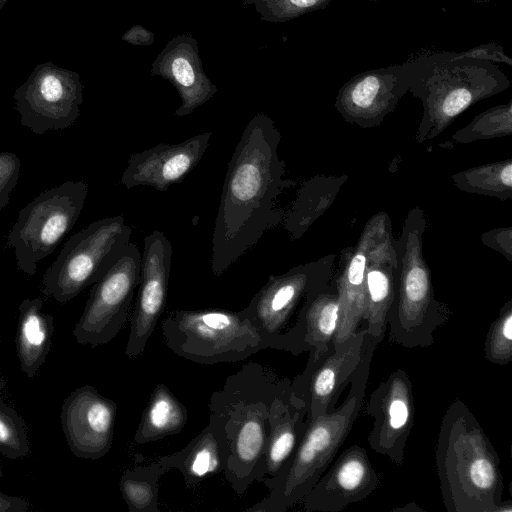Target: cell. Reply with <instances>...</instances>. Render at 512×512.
<instances>
[{"label": "cell", "instance_id": "obj_1", "mask_svg": "<svg viewBox=\"0 0 512 512\" xmlns=\"http://www.w3.org/2000/svg\"><path fill=\"white\" fill-rule=\"evenodd\" d=\"M281 134L266 114L257 113L246 125L228 163L212 234L211 270L224 274L264 233L282 223L285 211L276 208L285 179L279 158Z\"/></svg>", "mask_w": 512, "mask_h": 512}, {"label": "cell", "instance_id": "obj_2", "mask_svg": "<svg viewBox=\"0 0 512 512\" xmlns=\"http://www.w3.org/2000/svg\"><path fill=\"white\" fill-rule=\"evenodd\" d=\"M279 380L270 367L249 362L210 396L209 424L225 449V479L238 496L259 480Z\"/></svg>", "mask_w": 512, "mask_h": 512}, {"label": "cell", "instance_id": "obj_3", "mask_svg": "<svg viewBox=\"0 0 512 512\" xmlns=\"http://www.w3.org/2000/svg\"><path fill=\"white\" fill-rule=\"evenodd\" d=\"M435 463L448 512H498L504 490L499 455L460 399L442 417Z\"/></svg>", "mask_w": 512, "mask_h": 512}, {"label": "cell", "instance_id": "obj_4", "mask_svg": "<svg viewBox=\"0 0 512 512\" xmlns=\"http://www.w3.org/2000/svg\"><path fill=\"white\" fill-rule=\"evenodd\" d=\"M378 344L366 333L365 351L351 377L345 400L333 412L307 419L304 435L292 455L275 476L261 481L268 488V494L245 511L285 512L310 492L330 466L359 416L370 364Z\"/></svg>", "mask_w": 512, "mask_h": 512}, {"label": "cell", "instance_id": "obj_5", "mask_svg": "<svg viewBox=\"0 0 512 512\" xmlns=\"http://www.w3.org/2000/svg\"><path fill=\"white\" fill-rule=\"evenodd\" d=\"M426 217L412 208L396 240L398 277L396 294L388 316V341L406 348L429 347L435 331L452 315L435 297L432 273L423 253Z\"/></svg>", "mask_w": 512, "mask_h": 512}, {"label": "cell", "instance_id": "obj_6", "mask_svg": "<svg viewBox=\"0 0 512 512\" xmlns=\"http://www.w3.org/2000/svg\"><path fill=\"white\" fill-rule=\"evenodd\" d=\"M161 331L172 352L204 365L240 362L270 349L244 310L176 309L162 320Z\"/></svg>", "mask_w": 512, "mask_h": 512}, {"label": "cell", "instance_id": "obj_7", "mask_svg": "<svg viewBox=\"0 0 512 512\" xmlns=\"http://www.w3.org/2000/svg\"><path fill=\"white\" fill-rule=\"evenodd\" d=\"M334 255L270 275L266 284L243 309L270 349L293 355L304 351L300 315L308 295L330 282Z\"/></svg>", "mask_w": 512, "mask_h": 512}, {"label": "cell", "instance_id": "obj_8", "mask_svg": "<svg viewBox=\"0 0 512 512\" xmlns=\"http://www.w3.org/2000/svg\"><path fill=\"white\" fill-rule=\"evenodd\" d=\"M132 231L121 214L93 221L74 233L44 272L41 292L61 304L78 296L116 262Z\"/></svg>", "mask_w": 512, "mask_h": 512}, {"label": "cell", "instance_id": "obj_9", "mask_svg": "<svg viewBox=\"0 0 512 512\" xmlns=\"http://www.w3.org/2000/svg\"><path fill=\"white\" fill-rule=\"evenodd\" d=\"M88 195L82 180H67L37 195L24 206L6 237L17 270L33 276L79 219Z\"/></svg>", "mask_w": 512, "mask_h": 512}, {"label": "cell", "instance_id": "obj_10", "mask_svg": "<svg viewBox=\"0 0 512 512\" xmlns=\"http://www.w3.org/2000/svg\"><path fill=\"white\" fill-rule=\"evenodd\" d=\"M141 253L129 242L110 269L92 285L73 334L79 344L95 348L113 340L130 316L140 279Z\"/></svg>", "mask_w": 512, "mask_h": 512}, {"label": "cell", "instance_id": "obj_11", "mask_svg": "<svg viewBox=\"0 0 512 512\" xmlns=\"http://www.w3.org/2000/svg\"><path fill=\"white\" fill-rule=\"evenodd\" d=\"M83 84L76 71L39 63L14 92L22 126L42 135L71 127L80 116Z\"/></svg>", "mask_w": 512, "mask_h": 512}, {"label": "cell", "instance_id": "obj_12", "mask_svg": "<svg viewBox=\"0 0 512 512\" xmlns=\"http://www.w3.org/2000/svg\"><path fill=\"white\" fill-rule=\"evenodd\" d=\"M366 333L362 327L319 356H309L304 370L291 381L292 392L306 406L308 420L335 410L364 354Z\"/></svg>", "mask_w": 512, "mask_h": 512}, {"label": "cell", "instance_id": "obj_13", "mask_svg": "<svg viewBox=\"0 0 512 512\" xmlns=\"http://www.w3.org/2000/svg\"><path fill=\"white\" fill-rule=\"evenodd\" d=\"M173 249L166 235L154 230L144 238L140 279L130 320L125 355L143 354L167 302Z\"/></svg>", "mask_w": 512, "mask_h": 512}, {"label": "cell", "instance_id": "obj_14", "mask_svg": "<svg viewBox=\"0 0 512 512\" xmlns=\"http://www.w3.org/2000/svg\"><path fill=\"white\" fill-rule=\"evenodd\" d=\"M366 412L373 418L368 444L394 464L403 465L406 443L415 422V399L409 375L396 369L369 397Z\"/></svg>", "mask_w": 512, "mask_h": 512}, {"label": "cell", "instance_id": "obj_15", "mask_svg": "<svg viewBox=\"0 0 512 512\" xmlns=\"http://www.w3.org/2000/svg\"><path fill=\"white\" fill-rule=\"evenodd\" d=\"M117 414L116 403L91 385L75 389L61 410L63 432L71 452L96 460L111 449Z\"/></svg>", "mask_w": 512, "mask_h": 512}, {"label": "cell", "instance_id": "obj_16", "mask_svg": "<svg viewBox=\"0 0 512 512\" xmlns=\"http://www.w3.org/2000/svg\"><path fill=\"white\" fill-rule=\"evenodd\" d=\"M379 485V476L366 450L357 444L345 449L304 497L308 512H339L367 498Z\"/></svg>", "mask_w": 512, "mask_h": 512}, {"label": "cell", "instance_id": "obj_17", "mask_svg": "<svg viewBox=\"0 0 512 512\" xmlns=\"http://www.w3.org/2000/svg\"><path fill=\"white\" fill-rule=\"evenodd\" d=\"M212 132H204L177 144L160 143L130 155L120 182L131 189L149 186L167 191L178 184L197 166L204 156Z\"/></svg>", "mask_w": 512, "mask_h": 512}, {"label": "cell", "instance_id": "obj_18", "mask_svg": "<svg viewBox=\"0 0 512 512\" xmlns=\"http://www.w3.org/2000/svg\"><path fill=\"white\" fill-rule=\"evenodd\" d=\"M391 224L389 215L378 212L365 224L357 243L342 252L334 279L339 296V323L334 342L346 340L359 329L365 311V270L369 253Z\"/></svg>", "mask_w": 512, "mask_h": 512}, {"label": "cell", "instance_id": "obj_19", "mask_svg": "<svg viewBox=\"0 0 512 512\" xmlns=\"http://www.w3.org/2000/svg\"><path fill=\"white\" fill-rule=\"evenodd\" d=\"M150 74L169 81L181 100L174 115L183 117L209 101L217 86L207 77L197 40L188 33L167 42L152 62Z\"/></svg>", "mask_w": 512, "mask_h": 512}, {"label": "cell", "instance_id": "obj_20", "mask_svg": "<svg viewBox=\"0 0 512 512\" xmlns=\"http://www.w3.org/2000/svg\"><path fill=\"white\" fill-rule=\"evenodd\" d=\"M396 240L390 224L372 247L365 270L363 328L379 343L384 339L397 287Z\"/></svg>", "mask_w": 512, "mask_h": 512}, {"label": "cell", "instance_id": "obj_21", "mask_svg": "<svg viewBox=\"0 0 512 512\" xmlns=\"http://www.w3.org/2000/svg\"><path fill=\"white\" fill-rule=\"evenodd\" d=\"M291 380L280 378L269 410V435L258 483L275 476L301 441L307 427L305 404L294 395Z\"/></svg>", "mask_w": 512, "mask_h": 512}, {"label": "cell", "instance_id": "obj_22", "mask_svg": "<svg viewBox=\"0 0 512 512\" xmlns=\"http://www.w3.org/2000/svg\"><path fill=\"white\" fill-rule=\"evenodd\" d=\"M403 90L393 79L367 74L349 83L339 94L336 108L344 120L362 128L380 125L393 111Z\"/></svg>", "mask_w": 512, "mask_h": 512}, {"label": "cell", "instance_id": "obj_23", "mask_svg": "<svg viewBox=\"0 0 512 512\" xmlns=\"http://www.w3.org/2000/svg\"><path fill=\"white\" fill-rule=\"evenodd\" d=\"M169 470L177 469L190 488L223 472L226 463L224 446L208 423L179 451L158 458Z\"/></svg>", "mask_w": 512, "mask_h": 512}, {"label": "cell", "instance_id": "obj_24", "mask_svg": "<svg viewBox=\"0 0 512 512\" xmlns=\"http://www.w3.org/2000/svg\"><path fill=\"white\" fill-rule=\"evenodd\" d=\"M339 323V296L334 280L312 291L302 308L300 325L303 345L317 357L334 343Z\"/></svg>", "mask_w": 512, "mask_h": 512}, {"label": "cell", "instance_id": "obj_25", "mask_svg": "<svg viewBox=\"0 0 512 512\" xmlns=\"http://www.w3.org/2000/svg\"><path fill=\"white\" fill-rule=\"evenodd\" d=\"M42 307L41 298H26L19 306L16 347L21 370L28 377L36 374L50 350L53 317Z\"/></svg>", "mask_w": 512, "mask_h": 512}, {"label": "cell", "instance_id": "obj_26", "mask_svg": "<svg viewBox=\"0 0 512 512\" xmlns=\"http://www.w3.org/2000/svg\"><path fill=\"white\" fill-rule=\"evenodd\" d=\"M188 422L186 406L163 383L155 386L141 414L134 442L147 444L179 434Z\"/></svg>", "mask_w": 512, "mask_h": 512}, {"label": "cell", "instance_id": "obj_27", "mask_svg": "<svg viewBox=\"0 0 512 512\" xmlns=\"http://www.w3.org/2000/svg\"><path fill=\"white\" fill-rule=\"evenodd\" d=\"M344 182L343 178L317 177L310 179L300 188L296 200L285 212L282 221L292 239L300 238L314 220L329 207Z\"/></svg>", "mask_w": 512, "mask_h": 512}, {"label": "cell", "instance_id": "obj_28", "mask_svg": "<svg viewBox=\"0 0 512 512\" xmlns=\"http://www.w3.org/2000/svg\"><path fill=\"white\" fill-rule=\"evenodd\" d=\"M169 469L157 459L147 465L126 469L119 489L129 512H160L159 481Z\"/></svg>", "mask_w": 512, "mask_h": 512}, {"label": "cell", "instance_id": "obj_29", "mask_svg": "<svg viewBox=\"0 0 512 512\" xmlns=\"http://www.w3.org/2000/svg\"><path fill=\"white\" fill-rule=\"evenodd\" d=\"M455 186L464 192L498 198H512V159L478 165L452 175Z\"/></svg>", "mask_w": 512, "mask_h": 512}, {"label": "cell", "instance_id": "obj_30", "mask_svg": "<svg viewBox=\"0 0 512 512\" xmlns=\"http://www.w3.org/2000/svg\"><path fill=\"white\" fill-rule=\"evenodd\" d=\"M512 133L511 103L493 107L458 130L451 137L455 143H470L509 136Z\"/></svg>", "mask_w": 512, "mask_h": 512}, {"label": "cell", "instance_id": "obj_31", "mask_svg": "<svg viewBox=\"0 0 512 512\" xmlns=\"http://www.w3.org/2000/svg\"><path fill=\"white\" fill-rule=\"evenodd\" d=\"M485 358L498 365H506L512 360V299L499 311L486 334L484 343Z\"/></svg>", "mask_w": 512, "mask_h": 512}, {"label": "cell", "instance_id": "obj_32", "mask_svg": "<svg viewBox=\"0 0 512 512\" xmlns=\"http://www.w3.org/2000/svg\"><path fill=\"white\" fill-rule=\"evenodd\" d=\"M320 0H244L243 4L252 6L262 21L284 22L297 17L305 10L319 4Z\"/></svg>", "mask_w": 512, "mask_h": 512}, {"label": "cell", "instance_id": "obj_33", "mask_svg": "<svg viewBox=\"0 0 512 512\" xmlns=\"http://www.w3.org/2000/svg\"><path fill=\"white\" fill-rule=\"evenodd\" d=\"M21 161L12 152H0V212L10 201L20 175Z\"/></svg>", "mask_w": 512, "mask_h": 512}, {"label": "cell", "instance_id": "obj_34", "mask_svg": "<svg viewBox=\"0 0 512 512\" xmlns=\"http://www.w3.org/2000/svg\"><path fill=\"white\" fill-rule=\"evenodd\" d=\"M28 450L25 437L19 432L9 415L0 410V451L13 458L21 457Z\"/></svg>", "mask_w": 512, "mask_h": 512}, {"label": "cell", "instance_id": "obj_35", "mask_svg": "<svg viewBox=\"0 0 512 512\" xmlns=\"http://www.w3.org/2000/svg\"><path fill=\"white\" fill-rule=\"evenodd\" d=\"M481 242L512 261V228H495L481 236Z\"/></svg>", "mask_w": 512, "mask_h": 512}, {"label": "cell", "instance_id": "obj_36", "mask_svg": "<svg viewBox=\"0 0 512 512\" xmlns=\"http://www.w3.org/2000/svg\"><path fill=\"white\" fill-rule=\"evenodd\" d=\"M122 40L133 45H151L155 41L153 32L145 29L142 25L137 24L130 28L122 36Z\"/></svg>", "mask_w": 512, "mask_h": 512}, {"label": "cell", "instance_id": "obj_37", "mask_svg": "<svg viewBox=\"0 0 512 512\" xmlns=\"http://www.w3.org/2000/svg\"><path fill=\"white\" fill-rule=\"evenodd\" d=\"M28 507V503L16 497H9L0 493V512L7 511H24Z\"/></svg>", "mask_w": 512, "mask_h": 512}, {"label": "cell", "instance_id": "obj_38", "mask_svg": "<svg viewBox=\"0 0 512 512\" xmlns=\"http://www.w3.org/2000/svg\"><path fill=\"white\" fill-rule=\"evenodd\" d=\"M393 511H422V509L417 504L410 503L405 507L394 508Z\"/></svg>", "mask_w": 512, "mask_h": 512}, {"label": "cell", "instance_id": "obj_39", "mask_svg": "<svg viewBox=\"0 0 512 512\" xmlns=\"http://www.w3.org/2000/svg\"><path fill=\"white\" fill-rule=\"evenodd\" d=\"M8 2V0H0V11L5 6V4Z\"/></svg>", "mask_w": 512, "mask_h": 512}]
</instances>
